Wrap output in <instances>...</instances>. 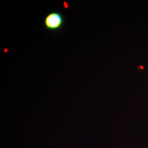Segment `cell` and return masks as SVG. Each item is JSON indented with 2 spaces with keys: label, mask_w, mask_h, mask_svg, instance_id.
<instances>
[{
  "label": "cell",
  "mask_w": 148,
  "mask_h": 148,
  "mask_svg": "<svg viewBox=\"0 0 148 148\" xmlns=\"http://www.w3.org/2000/svg\"><path fill=\"white\" fill-rule=\"evenodd\" d=\"M65 24L63 15L60 12L52 11L46 16L43 25L48 31L57 32L60 30Z\"/></svg>",
  "instance_id": "6da1fadb"
}]
</instances>
